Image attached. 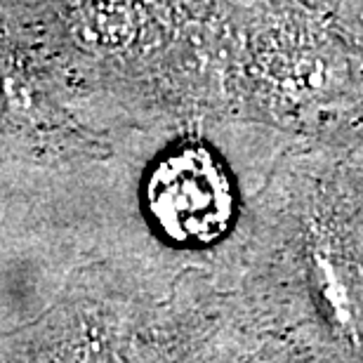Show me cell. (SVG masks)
Segmentation results:
<instances>
[{
	"label": "cell",
	"mask_w": 363,
	"mask_h": 363,
	"mask_svg": "<svg viewBox=\"0 0 363 363\" xmlns=\"http://www.w3.org/2000/svg\"><path fill=\"white\" fill-rule=\"evenodd\" d=\"M154 227L172 243L206 245L227 234L234 220V186L203 147H184L163 156L144 186Z\"/></svg>",
	"instance_id": "cell-1"
},
{
	"label": "cell",
	"mask_w": 363,
	"mask_h": 363,
	"mask_svg": "<svg viewBox=\"0 0 363 363\" xmlns=\"http://www.w3.org/2000/svg\"><path fill=\"white\" fill-rule=\"evenodd\" d=\"M314 281L318 288V295H321L323 309L333 325L345 333V335H357V321H354V304L350 297V290H347L342 274H340L337 264L333 262V257L325 252L323 248H318L314 252Z\"/></svg>",
	"instance_id": "cell-2"
}]
</instances>
